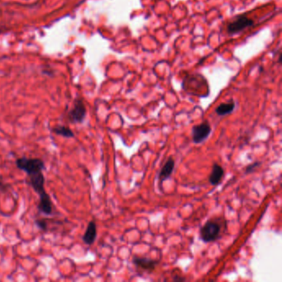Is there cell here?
Instances as JSON below:
<instances>
[{
  "label": "cell",
  "mask_w": 282,
  "mask_h": 282,
  "mask_svg": "<svg viewBox=\"0 0 282 282\" xmlns=\"http://www.w3.org/2000/svg\"><path fill=\"white\" fill-rule=\"evenodd\" d=\"M8 186L5 182H3L2 176H0V191L6 192L8 190Z\"/></svg>",
  "instance_id": "cell-15"
},
{
  "label": "cell",
  "mask_w": 282,
  "mask_h": 282,
  "mask_svg": "<svg viewBox=\"0 0 282 282\" xmlns=\"http://www.w3.org/2000/svg\"><path fill=\"white\" fill-rule=\"evenodd\" d=\"M133 263L135 264L139 268L142 269L144 271L152 272V271H154L158 262L156 260H152V259L134 258Z\"/></svg>",
  "instance_id": "cell-8"
},
{
  "label": "cell",
  "mask_w": 282,
  "mask_h": 282,
  "mask_svg": "<svg viewBox=\"0 0 282 282\" xmlns=\"http://www.w3.org/2000/svg\"><path fill=\"white\" fill-rule=\"evenodd\" d=\"M51 131H52V133H55L56 135L64 137V138H67V139H72L75 136V134L72 132L71 129L69 127H67V126H56V127H54L51 129Z\"/></svg>",
  "instance_id": "cell-12"
},
{
  "label": "cell",
  "mask_w": 282,
  "mask_h": 282,
  "mask_svg": "<svg viewBox=\"0 0 282 282\" xmlns=\"http://www.w3.org/2000/svg\"><path fill=\"white\" fill-rule=\"evenodd\" d=\"M220 224L215 221H208L200 230V236L205 242H213L220 234Z\"/></svg>",
  "instance_id": "cell-2"
},
{
  "label": "cell",
  "mask_w": 282,
  "mask_h": 282,
  "mask_svg": "<svg viewBox=\"0 0 282 282\" xmlns=\"http://www.w3.org/2000/svg\"><path fill=\"white\" fill-rule=\"evenodd\" d=\"M39 198H40V201L38 204V210L41 213L47 214V215H51L53 212V205H52V202H51V198L49 196V194L45 192V193L40 194Z\"/></svg>",
  "instance_id": "cell-7"
},
{
  "label": "cell",
  "mask_w": 282,
  "mask_h": 282,
  "mask_svg": "<svg viewBox=\"0 0 282 282\" xmlns=\"http://www.w3.org/2000/svg\"><path fill=\"white\" fill-rule=\"evenodd\" d=\"M86 116V108L85 104L81 99H76L74 103L73 109L70 111V121L73 123H81Z\"/></svg>",
  "instance_id": "cell-3"
},
{
  "label": "cell",
  "mask_w": 282,
  "mask_h": 282,
  "mask_svg": "<svg viewBox=\"0 0 282 282\" xmlns=\"http://www.w3.org/2000/svg\"><path fill=\"white\" fill-rule=\"evenodd\" d=\"M36 224H37V226L39 228V229H42L43 231H46L47 229V224L46 223V221L44 220H36Z\"/></svg>",
  "instance_id": "cell-14"
},
{
  "label": "cell",
  "mask_w": 282,
  "mask_h": 282,
  "mask_svg": "<svg viewBox=\"0 0 282 282\" xmlns=\"http://www.w3.org/2000/svg\"><path fill=\"white\" fill-rule=\"evenodd\" d=\"M174 168H175V162H174L173 159L172 158L168 159L167 162L165 163V165L161 170L160 174H159V178H160L162 182L165 181L166 179L169 178L171 176V174L173 172Z\"/></svg>",
  "instance_id": "cell-11"
},
{
  "label": "cell",
  "mask_w": 282,
  "mask_h": 282,
  "mask_svg": "<svg viewBox=\"0 0 282 282\" xmlns=\"http://www.w3.org/2000/svg\"><path fill=\"white\" fill-rule=\"evenodd\" d=\"M223 176H224V169L218 164H214L212 172H211V176H210V179H209L210 183L212 186L218 185L221 181L222 178H223Z\"/></svg>",
  "instance_id": "cell-10"
},
{
  "label": "cell",
  "mask_w": 282,
  "mask_h": 282,
  "mask_svg": "<svg viewBox=\"0 0 282 282\" xmlns=\"http://www.w3.org/2000/svg\"><path fill=\"white\" fill-rule=\"evenodd\" d=\"M29 184L34 191L40 195V194L45 193L46 189L44 188L45 185V177L43 176V171H38L35 173L29 175Z\"/></svg>",
  "instance_id": "cell-6"
},
{
  "label": "cell",
  "mask_w": 282,
  "mask_h": 282,
  "mask_svg": "<svg viewBox=\"0 0 282 282\" xmlns=\"http://www.w3.org/2000/svg\"><path fill=\"white\" fill-rule=\"evenodd\" d=\"M235 108V104L234 102L227 103V104H222L216 109V113L219 116H224V115L231 114Z\"/></svg>",
  "instance_id": "cell-13"
},
{
  "label": "cell",
  "mask_w": 282,
  "mask_h": 282,
  "mask_svg": "<svg viewBox=\"0 0 282 282\" xmlns=\"http://www.w3.org/2000/svg\"><path fill=\"white\" fill-rule=\"evenodd\" d=\"M97 229L95 223L91 221L89 223L87 229L85 230V235H83V241L85 244L92 245L96 239Z\"/></svg>",
  "instance_id": "cell-9"
},
{
  "label": "cell",
  "mask_w": 282,
  "mask_h": 282,
  "mask_svg": "<svg viewBox=\"0 0 282 282\" xmlns=\"http://www.w3.org/2000/svg\"><path fill=\"white\" fill-rule=\"evenodd\" d=\"M16 165L19 170L25 171L27 176L38 171H43L45 169L44 162L40 158L20 157L16 161Z\"/></svg>",
  "instance_id": "cell-1"
},
{
  "label": "cell",
  "mask_w": 282,
  "mask_h": 282,
  "mask_svg": "<svg viewBox=\"0 0 282 282\" xmlns=\"http://www.w3.org/2000/svg\"><path fill=\"white\" fill-rule=\"evenodd\" d=\"M258 165V163H255V164H253V165H249V166L247 168V172H250L251 170H253Z\"/></svg>",
  "instance_id": "cell-16"
},
{
  "label": "cell",
  "mask_w": 282,
  "mask_h": 282,
  "mask_svg": "<svg viewBox=\"0 0 282 282\" xmlns=\"http://www.w3.org/2000/svg\"><path fill=\"white\" fill-rule=\"evenodd\" d=\"M253 24L254 23L252 19L244 15H240L237 17V19H235V21L229 24L228 32L230 34H235V33L241 32L247 27L253 26Z\"/></svg>",
  "instance_id": "cell-4"
},
{
  "label": "cell",
  "mask_w": 282,
  "mask_h": 282,
  "mask_svg": "<svg viewBox=\"0 0 282 282\" xmlns=\"http://www.w3.org/2000/svg\"><path fill=\"white\" fill-rule=\"evenodd\" d=\"M211 132V127L208 122L194 126L192 128V138L194 143H200L207 139Z\"/></svg>",
  "instance_id": "cell-5"
}]
</instances>
